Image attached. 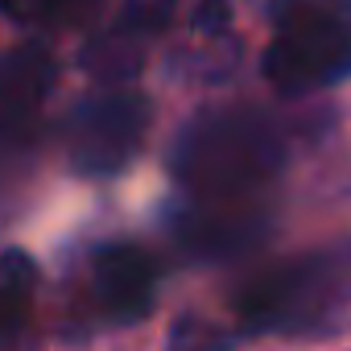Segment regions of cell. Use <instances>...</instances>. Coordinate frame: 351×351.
Here are the masks:
<instances>
[{"label": "cell", "instance_id": "cell-7", "mask_svg": "<svg viewBox=\"0 0 351 351\" xmlns=\"http://www.w3.org/2000/svg\"><path fill=\"white\" fill-rule=\"evenodd\" d=\"M91 281L104 310L120 322H136L153 306V261L136 244H104L91 261Z\"/></svg>", "mask_w": 351, "mask_h": 351}, {"label": "cell", "instance_id": "cell-10", "mask_svg": "<svg viewBox=\"0 0 351 351\" xmlns=\"http://www.w3.org/2000/svg\"><path fill=\"white\" fill-rule=\"evenodd\" d=\"M173 5L178 0H124V13H120V21L128 25V29H136V34H161L165 29V21L173 17Z\"/></svg>", "mask_w": 351, "mask_h": 351}, {"label": "cell", "instance_id": "cell-3", "mask_svg": "<svg viewBox=\"0 0 351 351\" xmlns=\"http://www.w3.org/2000/svg\"><path fill=\"white\" fill-rule=\"evenodd\" d=\"M343 298V273L326 256H302L252 277L236 298L248 330H302L326 318Z\"/></svg>", "mask_w": 351, "mask_h": 351}, {"label": "cell", "instance_id": "cell-1", "mask_svg": "<svg viewBox=\"0 0 351 351\" xmlns=\"http://www.w3.org/2000/svg\"><path fill=\"white\" fill-rule=\"evenodd\" d=\"M285 165V136L261 108H207L173 141L169 169L191 199H252Z\"/></svg>", "mask_w": 351, "mask_h": 351}, {"label": "cell", "instance_id": "cell-8", "mask_svg": "<svg viewBox=\"0 0 351 351\" xmlns=\"http://www.w3.org/2000/svg\"><path fill=\"white\" fill-rule=\"evenodd\" d=\"M145 62V34L128 29L124 21L116 29L95 34L83 46V71L95 75L99 83H128Z\"/></svg>", "mask_w": 351, "mask_h": 351}, {"label": "cell", "instance_id": "cell-6", "mask_svg": "<svg viewBox=\"0 0 351 351\" xmlns=\"http://www.w3.org/2000/svg\"><path fill=\"white\" fill-rule=\"evenodd\" d=\"M54 75H58V62L42 42H25L0 62V149L17 145L34 128L54 87Z\"/></svg>", "mask_w": 351, "mask_h": 351}, {"label": "cell", "instance_id": "cell-5", "mask_svg": "<svg viewBox=\"0 0 351 351\" xmlns=\"http://www.w3.org/2000/svg\"><path fill=\"white\" fill-rule=\"evenodd\" d=\"M173 240L195 256H240L265 240L269 215L252 207V199H195L173 215Z\"/></svg>", "mask_w": 351, "mask_h": 351}, {"label": "cell", "instance_id": "cell-4", "mask_svg": "<svg viewBox=\"0 0 351 351\" xmlns=\"http://www.w3.org/2000/svg\"><path fill=\"white\" fill-rule=\"evenodd\" d=\"M149 116H153L149 99L124 87H112L75 104L66 116V157L75 173H91V178L120 173L136 157Z\"/></svg>", "mask_w": 351, "mask_h": 351}, {"label": "cell", "instance_id": "cell-9", "mask_svg": "<svg viewBox=\"0 0 351 351\" xmlns=\"http://www.w3.org/2000/svg\"><path fill=\"white\" fill-rule=\"evenodd\" d=\"M99 9V0H0V13L34 25H75Z\"/></svg>", "mask_w": 351, "mask_h": 351}, {"label": "cell", "instance_id": "cell-2", "mask_svg": "<svg viewBox=\"0 0 351 351\" xmlns=\"http://www.w3.org/2000/svg\"><path fill=\"white\" fill-rule=\"evenodd\" d=\"M351 75V0H273L265 79L306 95Z\"/></svg>", "mask_w": 351, "mask_h": 351}]
</instances>
